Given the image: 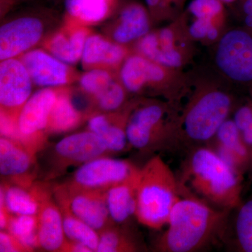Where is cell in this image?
I'll list each match as a JSON object with an SVG mask.
<instances>
[{
    "mask_svg": "<svg viewBox=\"0 0 252 252\" xmlns=\"http://www.w3.org/2000/svg\"><path fill=\"white\" fill-rule=\"evenodd\" d=\"M182 193L169 217L167 229L156 240L155 251H200L225 233L230 210L215 209L192 194L183 190Z\"/></svg>",
    "mask_w": 252,
    "mask_h": 252,
    "instance_id": "cell-1",
    "label": "cell"
},
{
    "mask_svg": "<svg viewBox=\"0 0 252 252\" xmlns=\"http://www.w3.org/2000/svg\"><path fill=\"white\" fill-rule=\"evenodd\" d=\"M181 189L223 210H236L242 200L243 174L228 165L212 147H194L178 178Z\"/></svg>",
    "mask_w": 252,
    "mask_h": 252,
    "instance_id": "cell-2",
    "label": "cell"
},
{
    "mask_svg": "<svg viewBox=\"0 0 252 252\" xmlns=\"http://www.w3.org/2000/svg\"><path fill=\"white\" fill-rule=\"evenodd\" d=\"M178 109L176 142L205 146L212 142L233 112V96L218 83L200 80L190 83Z\"/></svg>",
    "mask_w": 252,
    "mask_h": 252,
    "instance_id": "cell-3",
    "label": "cell"
},
{
    "mask_svg": "<svg viewBox=\"0 0 252 252\" xmlns=\"http://www.w3.org/2000/svg\"><path fill=\"white\" fill-rule=\"evenodd\" d=\"M178 178L160 156H154L140 168L135 218L144 226H165L182 197Z\"/></svg>",
    "mask_w": 252,
    "mask_h": 252,
    "instance_id": "cell-4",
    "label": "cell"
},
{
    "mask_svg": "<svg viewBox=\"0 0 252 252\" xmlns=\"http://www.w3.org/2000/svg\"><path fill=\"white\" fill-rule=\"evenodd\" d=\"M120 79L127 92L149 91L177 107L191 83L182 69L165 67L139 54L127 56L121 68Z\"/></svg>",
    "mask_w": 252,
    "mask_h": 252,
    "instance_id": "cell-5",
    "label": "cell"
},
{
    "mask_svg": "<svg viewBox=\"0 0 252 252\" xmlns=\"http://www.w3.org/2000/svg\"><path fill=\"white\" fill-rule=\"evenodd\" d=\"M178 109L158 99L134 102L126 127L130 148L152 152L175 143Z\"/></svg>",
    "mask_w": 252,
    "mask_h": 252,
    "instance_id": "cell-6",
    "label": "cell"
},
{
    "mask_svg": "<svg viewBox=\"0 0 252 252\" xmlns=\"http://www.w3.org/2000/svg\"><path fill=\"white\" fill-rule=\"evenodd\" d=\"M195 41L180 17L137 41V54L165 67L182 69L194 56Z\"/></svg>",
    "mask_w": 252,
    "mask_h": 252,
    "instance_id": "cell-7",
    "label": "cell"
},
{
    "mask_svg": "<svg viewBox=\"0 0 252 252\" xmlns=\"http://www.w3.org/2000/svg\"><path fill=\"white\" fill-rule=\"evenodd\" d=\"M215 62L220 74L228 80L252 84V32L247 28L225 31L216 43Z\"/></svg>",
    "mask_w": 252,
    "mask_h": 252,
    "instance_id": "cell-8",
    "label": "cell"
},
{
    "mask_svg": "<svg viewBox=\"0 0 252 252\" xmlns=\"http://www.w3.org/2000/svg\"><path fill=\"white\" fill-rule=\"evenodd\" d=\"M137 168L128 160L108 156L96 158L78 167L72 175L61 185L71 189L107 191L111 187L127 180Z\"/></svg>",
    "mask_w": 252,
    "mask_h": 252,
    "instance_id": "cell-9",
    "label": "cell"
},
{
    "mask_svg": "<svg viewBox=\"0 0 252 252\" xmlns=\"http://www.w3.org/2000/svg\"><path fill=\"white\" fill-rule=\"evenodd\" d=\"M57 97L54 88H42L32 94L17 118L21 143L37 154L46 144V128Z\"/></svg>",
    "mask_w": 252,
    "mask_h": 252,
    "instance_id": "cell-10",
    "label": "cell"
},
{
    "mask_svg": "<svg viewBox=\"0 0 252 252\" xmlns=\"http://www.w3.org/2000/svg\"><path fill=\"white\" fill-rule=\"evenodd\" d=\"M111 154L100 137L90 130L77 132L61 139L51 152V171L54 178L69 167H79L96 158Z\"/></svg>",
    "mask_w": 252,
    "mask_h": 252,
    "instance_id": "cell-11",
    "label": "cell"
},
{
    "mask_svg": "<svg viewBox=\"0 0 252 252\" xmlns=\"http://www.w3.org/2000/svg\"><path fill=\"white\" fill-rule=\"evenodd\" d=\"M52 189L58 204L66 205L76 217L98 233L115 224L109 215L107 190H78L66 188L62 185Z\"/></svg>",
    "mask_w": 252,
    "mask_h": 252,
    "instance_id": "cell-12",
    "label": "cell"
},
{
    "mask_svg": "<svg viewBox=\"0 0 252 252\" xmlns=\"http://www.w3.org/2000/svg\"><path fill=\"white\" fill-rule=\"evenodd\" d=\"M220 0H191L180 17L195 42L212 44L220 40L224 30L226 12Z\"/></svg>",
    "mask_w": 252,
    "mask_h": 252,
    "instance_id": "cell-13",
    "label": "cell"
},
{
    "mask_svg": "<svg viewBox=\"0 0 252 252\" xmlns=\"http://www.w3.org/2000/svg\"><path fill=\"white\" fill-rule=\"evenodd\" d=\"M32 81L21 60L11 59L0 64L1 112L18 117L32 95Z\"/></svg>",
    "mask_w": 252,
    "mask_h": 252,
    "instance_id": "cell-14",
    "label": "cell"
},
{
    "mask_svg": "<svg viewBox=\"0 0 252 252\" xmlns=\"http://www.w3.org/2000/svg\"><path fill=\"white\" fill-rule=\"evenodd\" d=\"M36 154L18 141L0 138V174L5 182L30 188L37 177Z\"/></svg>",
    "mask_w": 252,
    "mask_h": 252,
    "instance_id": "cell-15",
    "label": "cell"
},
{
    "mask_svg": "<svg viewBox=\"0 0 252 252\" xmlns=\"http://www.w3.org/2000/svg\"><path fill=\"white\" fill-rule=\"evenodd\" d=\"M41 20L25 16L5 23L0 28V59H15L35 46L42 36Z\"/></svg>",
    "mask_w": 252,
    "mask_h": 252,
    "instance_id": "cell-16",
    "label": "cell"
},
{
    "mask_svg": "<svg viewBox=\"0 0 252 252\" xmlns=\"http://www.w3.org/2000/svg\"><path fill=\"white\" fill-rule=\"evenodd\" d=\"M211 142L217 154L240 173L244 175L252 169V151L233 119H228L222 124Z\"/></svg>",
    "mask_w": 252,
    "mask_h": 252,
    "instance_id": "cell-17",
    "label": "cell"
},
{
    "mask_svg": "<svg viewBox=\"0 0 252 252\" xmlns=\"http://www.w3.org/2000/svg\"><path fill=\"white\" fill-rule=\"evenodd\" d=\"M21 61L36 86L60 87L70 81V71L67 64L43 50L28 51L23 54Z\"/></svg>",
    "mask_w": 252,
    "mask_h": 252,
    "instance_id": "cell-18",
    "label": "cell"
},
{
    "mask_svg": "<svg viewBox=\"0 0 252 252\" xmlns=\"http://www.w3.org/2000/svg\"><path fill=\"white\" fill-rule=\"evenodd\" d=\"M37 217L40 249L48 252H63L67 238L62 212L55 200L53 189L48 190L41 199Z\"/></svg>",
    "mask_w": 252,
    "mask_h": 252,
    "instance_id": "cell-19",
    "label": "cell"
},
{
    "mask_svg": "<svg viewBox=\"0 0 252 252\" xmlns=\"http://www.w3.org/2000/svg\"><path fill=\"white\" fill-rule=\"evenodd\" d=\"M133 105L134 102L127 104L122 112L94 114L89 118V130L102 139L111 154L121 153L130 148L126 127Z\"/></svg>",
    "mask_w": 252,
    "mask_h": 252,
    "instance_id": "cell-20",
    "label": "cell"
},
{
    "mask_svg": "<svg viewBox=\"0 0 252 252\" xmlns=\"http://www.w3.org/2000/svg\"><path fill=\"white\" fill-rule=\"evenodd\" d=\"M151 20L149 10L144 5L135 1L126 3L121 8L113 39L122 45L138 41L150 32Z\"/></svg>",
    "mask_w": 252,
    "mask_h": 252,
    "instance_id": "cell-21",
    "label": "cell"
},
{
    "mask_svg": "<svg viewBox=\"0 0 252 252\" xmlns=\"http://www.w3.org/2000/svg\"><path fill=\"white\" fill-rule=\"evenodd\" d=\"M140 171L138 167L127 180L107 190L109 215L115 224H126L132 217H135Z\"/></svg>",
    "mask_w": 252,
    "mask_h": 252,
    "instance_id": "cell-22",
    "label": "cell"
},
{
    "mask_svg": "<svg viewBox=\"0 0 252 252\" xmlns=\"http://www.w3.org/2000/svg\"><path fill=\"white\" fill-rule=\"evenodd\" d=\"M50 189L45 184L36 182L30 188L1 182L0 200L12 215H37L41 199Z\"/></svg>",
    "mask_w": 252,
    "mask_h": 252,
    "instance_id": "cell-23",
    "label": "cell"
},
{
    "mask_svg": "<svg viewBox=\"0 0 252 252\" xmlns=\"http://www.w3.org/2000/svg\"><path fill=\"white\" fill-rule=\"evenodd\" d=\"M127 56V49L122 44L94 34L86 39L81 61L86 68L98 66L114 67L123 64Z\"/></svg>",
    "mask_w": 252,
    "mask_h": 252,
    "instance_id": "cell-24",
    "label": "cell"
},
{
    "mask_svg": "<svg viewBox=\"0 0 252 252\" xmlns=\"http://www.w3.org/2000/svg\"><path fill=\"white\" fill-rule=\"evenodd\" d=\"M89 36L88 30L81 26L63 30L51 37L46 48L50 54L65 64H75L82 58Z\"/></svg>",
    "mask_w": 252,
    "mask_h": 252,
    "instance_id": "cell-25",
    "label": "cell"
},
{
    "mask_svg": "<svg viewBox=\"0 0 252 252\" xmlns=\"http://www.w3.org/2000/svg\"><path fill=\"white\" fill-rule=\"evenodd\" d=\"M82 121V112L73 102L69 91L58 89L57 97L50 114L46 133H65L79 127Z\"/></svg>",
    "mask_w": 252,
    "mask_h": 252,
    "instance_id": "cell-26",
    "label": "cell"
},
{
    "mask_svg": "<svg viewBox=\"0 0 252 252\" xmlns=\"http://www.w3.org/2000/svg\"><path fill=\"white\" fill-rule=\"evenodd\" d=\"M117 0H65L64 7L69 18L78 23H95L112 12Z\"/></svg>",
    "mask_w": 252,
    "mask_h": 252,
    "instance_id": "cell-27",
    "label": "cell"
},
{
    "mask_svg": "<svg viewBox=\"0 0 252 252\" xmlns=\"http://www.w3.org/2000/svg\"><path fill=\"white\" fill-rule=\"evenodd\" d=\"M114 224L99 233L97 252H135L143 250L130 230Z\"/></svg>",
    "mask_w": 252,
    "mask_h": 252,
    "instance_id": "cell-28",
    "label": "cell"
},
{
    "mask_svg": "<svg viewBox=\"0 0 252 252\" xmlns=\"http://www.w3.org/2000/svg\"><path fill=\"white\" fill-rule=\"evenodd\" d=\"M59 205L63 214V226L67 240L84 244L93 252L97 251L98 232L76 217L66 205Z\"/></svg>",
    "mask_w": 252,
    "mask_h": 252,
    "instance_id": "cell-29",
    "label": "cell"
},
{
    "mask_svg": "<svg viewBox=\"0 0 252 252\" xmlns=\"http://www.w3.org/2000/svg\"><path fill=\"white\" fill-rule=\"evenodd\" d=\"M4 230L16 237L28 252L40 249L38 237L37 215H15L11 214Z\"/></svg>",
    "mask_w": 252,
    "mask_h": 252,
    "instance_id": "cell-30",
    "label": "cell"
},
{
    "mask_svg": "<svg viewBox=\"0 0 252 252\" xmlns=\"http://www.w3.org/2000/svg\"><path fill=\"white\" fill-rule=\"evenodd\" d=\"M235 243L241 252H252V198L240 204L236 209Z\"/></svg>",
    "mask_w": 252,
    "mask_h": 252,
    "instance_id": "cell-31",
    "label": "cell"
},
{
    "mask_svg": "<svg viewBox=\"0 0 252 252\" xmlns=\"http://www.w3.org/2000/svg\"><path fill=\"white\" fill-rule=\"evenodd\" d=\"M187 0H145L151 18L157 21H172L185 11Z\"/></svg>",
    "mask_w": 252,
    "mask_h": 252,
    "instance_id": "cell-32",
    "label": "cell"
},
{
    "mask_svg": "<svg viewBox=\"0 0 252 252\" xmlns=\"http://www.w3.org/2000/svg\"><path fill=\"white\" fill-rule=\"evenodd\" d=\"M126 92L127 91L122 82L114 80L98 95L94 97V102L97 108L103 112H117L125 104Z\"/></svg>",
    "mask_w": 252,
    "mask_h": 252,
    "instance_id": "cell-33",
    "label": "cell"
},
{
    "mask_svg": "<svg viewBox=\"0 0 252 252\" xmlns=\"http://www.w3.org/2000/svg\"><path fill=\"white\" fill-rule=\"evenodd\" d=\"M114 80L107 71L94 68L81 76L79 84L81 89L94 99Z\"/></svg>",
    "mask_w": 252,
    "mask_h": 252,
    "instance_id": "cell-34",
    "label": "cell"
},
{
    "mask_svg": "<svg viewBox=\"0 0 252 252\" xmlns=\"http://www.w3.org/2000/svg\"><path fill=\"white\" fill-rule=\"evenodd\" d=\"M233 119L252 152V100L238 107Z\"/></svg>",
    "mask_w": 252,
    "mask_h": 252,
    "instance_id": "cell-35",
    "label": "cell"
},
{
    "mask_svg": "<svg viewBox=\"0 0 252 252\" xmlns=\"http://www.w3.org/2000/svg\"><path fill=\"white\" fill-rule=\"evenodd\" d=\"M0 252H28L26 248L16 237L2 230L0 232Z\"/></svg>",
    "mask_w": 252,
    "mask_h": 252,
    "instance_id": "cell-36",
    "label": "cell"
},
{
    "mask_svg": "<svg viewBox=\"0 0 252 252\" xmlns=\"http://www.w3.org/2000/svg\"><path fill=\"white\" fill-rule=\"evenodd\" d=\"M243 14L245 28L252 32V0H244Z\"/></svg>",
    "mask_w": 252,
    "mask_h": 252,
    "instance_id": "cell-37",
    "label": "cell"
},
{
    "mask_svg": "<svg viewBox=\"0 0 252 252\" xmlns=\"http://www.w3.org/2000/svg\"><path fill=\"white\" fill-rule=\"evenodd\" d=\"M63 252H92L91 248L84 244L67 240Z\"/></svg>",
    "mask_w": 252,
    "mask_h": 252,
    "instance_id": "cell-38",
    "label": "cell"
},
{
    "mask_svg": "<svg viewBox=\"0 0 252 252\" xmlns=\"http://www.w3.org/2000/svg\"><path fill=\"white\" fill-rule=\"evenodd\" d=\"M14 1H17V0H1V3H3V4H9L14 2Z\"/></svg>",
    "mask_w": 252,
    "mask_h": 252,
    "instance_id": "cell-39",
    "label": "cell"
},
{
    "mask_svg": "<svg viewBox=\"0 0 252 252\" xmlns=\"http://www.w3.org/2000/svg\"><path fill=\"white\" fill-rule=\"evenodd\" d=\"M222 2L224 3V4H230V3L234 2V1H236V0H220Z\"/></svg>",
    "mask_w": 252,
    "mask_h": 252,
    "instance_id": "cell-40",
    "label": "cell"
},
{
    "mask_svg": "<svg viewBox=\"0 0 252 252\" xmlns=\"http://www.w3.org/2000/svg\"><path fill=\"white\" fill-rule=\"evenodd\" d=\"M251 170H252V169H251Z\"/></svg>",
    "mask_w": 252,
    "mask_h": 252,
    "instance_id": "cell-41",
    "label": "cell"
}]
</instances>
